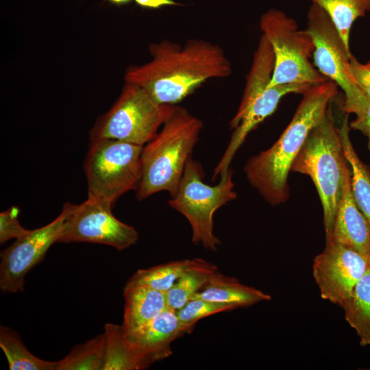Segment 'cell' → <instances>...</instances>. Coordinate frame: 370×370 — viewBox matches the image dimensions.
Listing matches in <instances>:
<instances>
[{"label":"cell","mask_w":370,"mask_h":370,"mask_svg":"<svg viewBox=\"0 0 370 370\" xmlns=\"http://www.w3.org/2000/svg\"><path fill=\"white\" fill-rule=\"evenodd\" d=\"M150 61L126 69L125 82L147 90L158 103L175 105L210 79L225 78L232 72L223 49L202 39L183 45L162 40L149 46Z\"/></svg>","instance_id":"cell-1"},{"label":"cell","mask_w":370,"mask_h":370,"mask_svg":"<svg viewBox=\"0 0 370 370\" xmlns=\"http://www.w3.org/2000/svg\"><path fill=\"white\" fill-rule=\"evenodd\" d=\"M331 79L311 86L305 92L295 114L278 140L268 149L251 157L244 166L246 177L272 206L289 197L287 183L292 163L310 132L325 116L330 101L338 94Z\"/></svg>","instance_id":"cell-2"},{"label":"cell","mask_w":370,"mask_h":370,"mask_svg":"<svg viewBox=\"0 0 370 370\" xmlns=\"http://www.w3.org/2000/svg\"><path fill=\"white\" fill-rule=\"evenodd\" d=\"M203 126L202 121L186 108L175 106L158 132L143 147L138 200L160 191L169 192L171 197L176 195Z\"/></svg>","instance_id":"cell-3"},{"label":"cell","mask_w":370,"mask_h":370,"mask_svg":"<svg viewBox=\"0 0 370 370\" xmlns=\"http://www.w3.org/2000/svg\"><path fill=\"white\" fill-rule=\"evenodd\" d=\"M348 164L338 126L328 109L308 134L291 171L308 175L315 185L323 210L326 241L332 234Z\"/></svg>","instance_id":"cell-4"},{"label":"cell","mask_w":370,"mask_h":370,"mask_svg":"<svg viewBox=\"0 0 370 370\" xmlns=\"http://www.w3.org/2000/svg\"><path fill=\"white\" fill-rule=\"evenodd\" d=\"M175 107L160 103L142 87L125 82L116 101L90 129V142L114 139L144 146L158 132Z\"/></svg>","instance_id":"cell-5"},{"label":"cell","mask_w":370,"mask_h":370,"mask_svg":"<svg viewBox=\"0 0 370 370\" xmlns=\"http://www.w3.org/2000/svg\"><path fill=\"white\" fill-rule=\"evenodd\" d=\"M232 171L220 176L216 186L203 182L201 164L190 156L187 160L176 195L169 205L184 215L193 232L192 241L210 251H217L221 241L214 234L213 216L217 210L236 198Z\"/></svg>","instance_id":"cell-6"},{"label":"cell","mask_w":370,"mask_h":370,"mask_svg":"<svg viewBox=\"0 0 370 370\" xmlns=\"http://www.w3.org/2000/svg\"><path fill=\"white\" fill-rule=\"evenodd\" d=\"M143 147L114 139L90 141L84 164L88 197L113 206L123 194L136 191Z\"/></svg>","instance_id":"cell-7"},{"label":"cell","mask_w":370,"mask_h":370,"mask_svg":"<svg viewBox=\"0 0 370 370\" xmlns=\"http://www.w3.org/2000/svg\"><path fill=\"white\" fill-rule=\"evenodd\" d=\"M262 34L275 56V68L268 87L288 84L314 85L327 79L311 63L314 45L306 29L284 12L270 9L260 20Z\"/></svg>","instance_id":"cell-8"},{"label":"cell","mask_w":370,"mask_h":370,"mask_svg":"<svg viewBox=\"0 0 370 370\" xmlns=\"http://www.w3.org/2000/svg\"><path fill=\"white\" fill-rule=\"evenodd\" d=\"M306 29L314 45V66L343 90L344 100L341 109L343 112L350 114L355 106L367 99L350 73V49L345 44L330 15L317 4L312 3L308 10Z\"/></svg>","instance_id":"cell-9"},{"label":"cell","mask_w":370,"mask_h":370,"mask_svg":"<svg viewBox=\"0 0 370 370\" xmlns=\"http://www.w3.org/2000/svg\"><path fill=\"white\" fill-rule=\"evenodd\" d=\"M112 208L88 197L79 205L74 204L58 242L99 243L119 251L135 245L138 239L136 230L116 219Z\"/></svg>","instance_id":"cell-10"},{"label":"cell","mask_w":370,"mask_h":370,"mask_svg":"<svg viewBox=\"0 0 370 370\" xmlns=\"http://www.w3.org/2000/svg\"><path fill=\"white\" fill-rule=\"evenodd\" d=\"M74 204L66 202L60 214L51 222L25 235L1 253L0 288L3 292L24 291L27 273L45 256L49 247L59 241L64 224Z\"/></svg>","instance_id":"cell-11"},{"label":"cell","mask_w":370,"mask_h":370,"mask_svg":"<svg viewBox=\"0 0 370 370\" xmlns=\"http://www.w3.org/2000/svg\"><path fill=\"white\" fill-rule=\"evenodd\" d=\"M369 266L370 258L354 249L326 243L312 264V275L321 297L342 308Z\"/></svg>","instance_id":"cell-12"},{"label":"cell","mask_w":370,"mask_h":370,"mask_svg":"<svg viewBox=\"0 0 370 370\" xmlns=\"http://www.w3.org/2000/svg\"><path fill=\"white\" fill-rule=\"evenodd\" d=\"M190 330L180 321L177 311L167 307L144 325L124 334L140 369H145L171 356V343Z\"/></svg>","instance_id":"cell-13"},{"label":"cell","mask_w":370,"mask_h":370,"mask_svg":"<svg viewBox=\"0 0 370 370\" xmlns=\"http://www.w3.org/2000/svg\"><path fill=\"white\" fill-rule=\"evenodd\" d=\"M329 242L351 247L370 258V224L354 200L348 164L344 172L343 192L332 232L326 241Z\"/></svg>","instance_id":"cell-14"},{"label":"cell","mask_w":370,"mask_h":370,"mask_svg":"<svg viewBox=\"0 0 370 370\" xmlns=\"http://www.w3.org/2000/svg\"><path fill=\"white\" fill-rule=\"evenodd\" d=\"M193 298L230 306L234 309L249 307L271 299L270 295L243 284L234 277L225 275L218 269L211 274Z\"/></svg>","instance_id":"cell-15"},{"label":"cell","mask_w":370,"mask_h":370,"mask_svg":"<svg viewBox=\"0 0 370 370\" xmlns=\"http://www.w3.org/2000/svg\"><path fill=\"white\" fill-rule=\"evenodd\" d=\"M122 328L125 334L144 325L166 308L165 293L143 285L126 284Z\"/></svg>","instance_id":"cell-16"},{"label":"cell","mask_w":370,"mask_h":370,"mask_svg":"<svg viewBox=\"0 0 370 370\" xmlns=\"http://www.w3.org/2000/svg\"><path fill=\"white\" fill-rule=\"evenodd\" d=\"M349 114L344 113L338 126L345 156L350 167L354 200L370 224V169L358 157L349 138Z\"/></svg>","instance_id":"cell-17"},{"label":"cell","mask_w":370,"mask_h":370,"mask_svg":"<svg viewBox=\"0 0 370 370\" xmlns=\"http://www.w3.org/2000/svg\"><path fill=\"white\" fill-rule=\"evenodd\" d=\"M341 308L345 320L359 337L360 344L370 345V266Z\"/></svg>","instance_id":"cell-18"},{"label":"cell","mask_w":370,"mask_h":370,"mask_svg":"<svg viewBox=\"0 0 370 370\" xmlns=\"http://www.w3.org/2000/svg\"><path fill=\"white\" fill-rule=\"evenodd\" d=\"M217 266L202 258L195 262L165 293L167 306L175 310L182 308L206 284Z\"/></svg>","instance_id":"cell-19"},{"label":"cell","mask_w":370,"mask_h":370,"mask_svg":"<svg viewBox=\"0 0 370 370\" xmlns=\"http://www.w3.org/2000/svg\"><path fill=\"white\" fill-rule=\"evenodd\" d=\"M0 347L10 370H56L57 361H47L32 354L12 329L1 325Z\"/></svg>","instance_id":"cell-20"},{"label":"cell","mask_w":370,"mask_h":370,"mask_svg":"<svg viewBox=\"0 0 370 370\" xmlns=\"http://www.w3.org/2000/svg\"><path fill=\"white\" fill-rule=\"evenodd\" d=\"M194 262L195 258L184 259L138 269L127 284L143 285L166 293Z\"/></svg>","instance_id":"cell-21"},{"label":"cell","mask_w":370,"mask_h":370,"mask_svg":"<svg viewBox=\"0 0 370 370\" xmlns=\"http://www.w3.org/2000/svg\"><path fill=\"white\" fill-rule=\"evenodd\" d=\"M322 8L337 27L345 44L350 49L349 36L354 21L370 12V0H310Z\"/></svg>","instance_id":"cell-22"},{"label":"cell","mask_w":370,"mask_h":370,"mask_svg":"<svg viewBox=\"0 0 370 370\" xmlns=\"http://www.w3.org/2000/svg\"><path fill=\"white\" fill-rule=\"evenodd\" d=\"M106 347L103 370H140V365L125 340L121 325L104 326Z\"/></svg>","instance_id":"cell-23"},{"label":"cell","mask_w":370,"mask_h":370,"mask_svg":"<svg viewBox=\"0 0 370 370\" xmlns=\"http://www.w3.org/2000/svg\"><path fill=\"white\" fill-rule=\"evenodd\" d=\"M106 336L104 332L77 345L62 360L56 370H103Z\"/></svg>","instance_id":"cell-24"},{"label":"cell","mask_w":370,"mask_h":370,"mask_svg":"<svg viewBox=\"0 0 370 370\" xmlns=\"http://www.w3.org/2000/svg\"><path fill=\"white\" fill-rule=\"evenodd\" d=\"M232 310L234 308L230 306L193 298L177 310V314L183 325L193 330L199 320L210 315Z\"/></svg>","instance_id":"cell-25"},{"label":"cell","mask_w":370,"mask_h":370,"mask_svg":"<svg viewBox=\"0 0 370 370\" xmlns=\"http://www.w3.org/2000/svg\"><path fill=\"white\" fill-rule=\"evenodd\" d=\"M20 208L18 206H11L0 213V243H4L11 238H18L26 234L30 230L23 227L19 223L18 215Z\"/></svg>","instance_id":"cell-26"},{"label":"cell","mask_w":370,"mask_h":370,"mask_svg":"<svg viewBox=\"0 0 370 370\" xmlns=\"http://www.w3.org/2000/svg\"><path fill=\"white\" fill-rule=\"evenodd\" d=\"M349 71L359 90L370 100V64H363L352 55L349 60Z\"/></svg>","instance_id":"cell-27"},{"label":"cell","mask_w":370,"mask_h":370,"mask_svg":"<svg viewBox=\"0 0 370 370\" xmlns=\"http://www.w3.org/2000/svg\"><path fill=\"white\" fill-rule=\"evenodd\" d=\"M354 114L356 117L349 123V127L361 132L367 137L368 148L370 151V100L367 99Z\"/></svg>","instance_id":"cell-28"},{"label":"cell","mask_w":370,"mask_h":370,"mask_svg":"<svg viewBox=\"0 0 370 370\" xmlns=\"http://www.w3.org/2000/svg\"><path fill=\"white\" fill-rule=\"evenodd\" d=\"M136 3L144 8H160L165 5H177L173 0H134Z\"/></svg>","instance_id":"cell-29"},{"label":"cell","mask_w":370,"mask_h":370,"mask_svg":"<svg viewBox=\"0 0 370 370\" xmlns=\"http://www.w3.org/2000/svg\"><path fill=\"white\" fill-rule=\"evenodd\" d=\"M108 1L116 4H123V3H128L131 0H108Z\"/></svg>","instance_id":"cell-30"},{"label":"cell","mask_w":370,"mask_h":370,"mask_svg":"<svg viewBox=\"0 0 370 370\" xmlns=\"http://www.w3.org/2000/svg\"><path fill=\"white\" fill-rule=\"evenodd\" d=\"M368 63H369V64H370V61H369V62Z\"/></svg>","instance_id":"cell-31"}]
</instances>
